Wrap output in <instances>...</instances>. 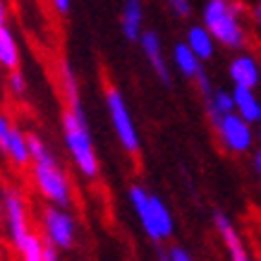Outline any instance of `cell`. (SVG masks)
I'll return each mask as SVG.
<instances>
[{"label": "cell", "instance_id": "44dd1931", "mask_svg": "<svg viewBox=\"0 0 261 261\" xmlns=\"http://www.w3.org/2000/svg\"><path fill=\"white\" fill-rule=\"evenodd\" d=\"M41 259L43 261H58V247L46 242V245L41 247Z\"/></svg>", "mask_w": 261, "mask_h": 261}, {"label": "cell", "instance_id": "d6986e66", "mask_svg": "<svg viewBox=\"0 0 261 261\" xmlns=\"http://www.w3.org/2000/svg\"><path fill=\"white\" fill-rule=\"evenodd\" d=\"M10 91L15 96H24L27 94V80L22 77V72H17V70H12V74H10Z\"/></svg>", "mask_w": 261, "mask_h": 261}, {"label": "cell", "instance_id": "5bb4252c", "mask_svg": "<svg viewBox=\"0 0 261 261\" xmlns=\"http://www.w3.org/2000/svg\"><path fill=\"white\" fill-rule=\"evenodd\" d=\"M187 48H190L192 53L204 63V60H208V58H214L216 53V41L214 36L206 32L204 24H197V27H190V32H187Z\"/></svg>", "mask_w": 261, "mask_h": 261}, {"label": "cell", "instance_id": "3957f363", "mask_svg": "<svg viewBox=\"0 0 261 261\" xmlns=\"http://www.w3.org/2000/svg\"><path fill=\"white\" fill-rule=\"evenodd\" d=\"M129 201L135 206V214L142 223L144 232L149 235L151 240H166L173 235V216L168 211V206L163 204V199L153 197L149 192L135 185L129 190Z\"/></svg>", "mask_w": 261, "mask_h": 261}, {"label": "cell", "instance_id": "e0dca14e", "mask_svg": "<svg viewBox=\"0 0 261 261\" xmlns=\"http://www.w3.org/2000/svg\"><path fill=\"white\" fill-rule=\"evenodd\" d=\"M15 166H27L29 163V149H27V135L22 129L12 127V132L8 137V144H5V151H3Z\"/></svg>", "mask_w": 261, "mask_h": 261}, {"label": "cell", "instance_id": "30bf717a", "mask_svg": "<svg viewBox=\"0 0 261 261\" xmlns=\"http://www.w3.org/2000/svg\"><path fill=\"white\" fill-rule=\"evenodd\" d=\"M139 43H142L144 56L149 58L153 72L161 77V82H166L168 84V82H170V70H168V60H166V53H163V43H161L159 34L156 32H142Z\"/></svg>", "mask_w": 261, "mask_h": 261}, {"label": "cell", "instance_id": "9c48e42d", "mask_svg": "<svg viewBox=\"0 0 261 261\" xmlns=\"http://www.w3.org/2000/svg\"><path fill=\"white\" fill-rule=\"evenodd\" d=\"M230 80L235 87H249L256 89L261 82V70L256 58L249 53H240L232 63H230Z\"/></svg>", "mask_w": 261, "mask_h": 261}, {"label": "cell", "instance_id": "484cf974", "mask_svg": "<svg viewBox=\"0 0 261 261\" xmlns=\"http://www.w3.org/2000/svg\"><path fill=\"white\" fill-rule=\"evenodd\" d=\"M159 261H170V259H168V252H163V249H161V252H159Z\"/></svg>", "mask_w": 261, "mask_h": 261}, {"label": "cell", "instance_id": "7a4b0ae2", "mask_svg": "<svg viewBox=\"0 0 261 261\" xmlns=\"http://www.w3.org/2000/svg\"><path fill=\"white\" fill-rule=\"evenodd\" d=\"M201 22H204L206 32L214 36L225 48H245L247 32L245 24L240 19V10L232 0H208L204 12H201Z\"/></svg>", "mask_w": 261, "mask_h": 261}, {"label": "cell", "instance_id": "2e32d148", "mask_svg": "<svg viewBox=\"0 0 261 261\" xmlns=\"http://www.w3.org/2000/svg\"><path fill=\"white\" fill-rule=\"evenodd\" d=\"M0 65L10 72L19 67V48H17L15 34L8 29V24L0 27Z\"/></svg>", "mask_w": 261, "mask_h": 261}, {"label": "cell", "instance_id": "5b68a950", "mask_svg": "<svg viewBox=\"0 0 261 261\" xmlns=\"http://www.w3.org/2000/svg\"><path fill=\"white\" fill-rule=\"evenodd\" d=\"M106 103H108V115H111L113 129H115L122 149H125L127 153H137V151H139V132H137L135 120L129 115V108H127L122 94H120L118 89H108Z\"/></svg>", "mask_w": 261, "mask_h": 261}, {"label": "cell", "instance_id": "d4e9b609", "mask_svg": "<svg viewBox=\"0 0 261 261\" xmlns=\"http://www.w3.org/2000/svg\"><path fill=\"white\" fill-rule=\"evenodd\" d=\"M254 170H256V173L261 170V153L259 151H256V156H254Z\"/></svg>", "mask_w": 261, "mask_h": 261}, {"label": "cell", "instance_id": "8fae6325", "mask_svg": "<svg viewBox=\"0 0 261 261\" xmlns=\"http://www.w3.org/2000/svg\"><path fill=\"white\" fill-rule=\"evenodd\" d=\"M214 223H216V228H218V232H221L225 247H228L230 259L232 261H252L249 259V254H247V249H245V242H242V238H240V232L235 230V225L230 223L228 216L221 214V211H216Z\"/></svg>", "mask_w": 261, "mask_h": 261}, {"label": "cell", "instance_id": "6da1fadb", "mask_svg": "<svg viewBox=\"0 0 261 261\" xmlns=\"http://www.w3.org/2000/svg\"><path fill=\"white\" fill-rule=\"evenodd\" d=\"M70 101V108L63 113V135H65V144L70 149L72 159L80 168V173L84 177H91L94 180L101 166H98V156H96L94 142H91V132H89L87 125V115H84V108L80 103V96L74 98H67Z\"/></svg>", "mask_w": 261, "mask_h": 261}, {"label": "cell", "instance_id": "4fadbf2b", "mask_svg": "<svg viewBox=\"0 0 261 261\" xmlns=\"http://www.w3.org/2000/svg\"><path fill=\"white\" fill-rule=\"evenodd\" d=\"M120 27H122V36L127 41H139L144 27V5L142 0H127L122 5V15H120Z\"/></svg>", "mask_w": 261, "mask_h": 261}, {"label": "cell", "instance_id": "ac0fdd59", "mask_svg": "<svg viewBox=\"0 0 261 261\" xmlns=\"http://www.w3.org/2000/svg\"><path fill=\"white\" fill-rule=\"evenodd\" d=\"M206 98H208V115L214 120V125L223 115H228V113L235 111V108H232V94L225 91V89H211V94L206 96Z\"/></svg>", "mask_w": 261, "mask_h": 261}, {"label": "cell", "instance_id": "cb8c5ba5", "mask_svg": "<svg viewBox=\"0 0 261 261\" xmlns=\"http://www.w3.org/2000/svg\"><path fill=\"white\" fill-rule=\"evenodd\" d=\"M5 22H8V8H5V3L0 0V27H5Z\"/></svg>", "mask_w": 261, "mask_h": 261}, {"label": "cell", "instance_id": "7402d4cb", "mask_svg": "<svg viewBox=\"0 0 261 261\" xmlns=\"http://www.w3.org/2000/svg\"><path fill=\"white\" fill-rule=\"evenodd\" d=\"M168 259L170 261H192V256L187 254V249H182V247H173V249L168 252Z\"/></svg>", "mask_w": 261, "mask_h": 261}, {"label": "cell", "instance_id": "603a6c76", "mask_svg": "<svg viewBox=\"0 0 261 261\" xmlns=\"http://www.w3.org/2000/svg\"><path fill=\"white\" fill-rule=\"evenodd\" d=\"M50 3H53V5H56V10L58 12H67V10H70V0H50Z\"/></svg>", "mask_w": 261, "mask_h": 261}, {"label": "cell", "instance_id": "ba28073f", "mask_svg": "<svg viewBox=\"0 0 261 261\" xmlns=\"http://www.w3.org/2000/svg\"><path fill=\"white\" fill-rule=\"evenodd\" d=\"M3 208H5V221H8V232L15 247H19L29 235V221H27V204L19 192L5 190L3 192Z\"/></svg>", "mask_w": 261, "mask_h": 261}, {"label": "cell", "instance_id": "8992f818", "mask_svg": "<svg viewBox=\"0 0 261 261\" xmlns=\"http://www.w3.org/2000/svg\"><path fill=\"white\" fill-rule=\"evenodd\" d=\"M216 129H218V137H221L223 146L228 151H232V153H245V151L252 149V144H254L252 125L245 118H240L235 111L223 115L216 122Z\"/></svg>", "mask_w": 261, "mask_h": 261}, {"label": "cell", "instance_id": "7c38bea8", "mask_svg": "<svg viewBox=\"0 0 261 261\" xmlns=\"http://www.w3.org/2000/svg\"><path fill=\"white\" fill-rule=\"evenodd\" d=\"M232 108L240 118H245L249 125L261 120V103L256 98V91L249 87H232Z\"/></svg>", "mask_w": 261, "mask_h": 261}, {"label": "cell", "instance_id": "52a82bcc", "mask_svg": "<svg viewBox=\"0 0 261 261\" xmlns=\"http://www.w3.org/2000/svg\"><path fill=\"white\" fill-rule=\"evenodd\" d=\"M43 232H46V242L56 245L58 249H70L74 245V218L65 206H50L43 214Z\"/></svg>", "mask_w": 261, "mask_h": 261}, {"label": "cell", "instance_id": "ffe728a7", "mask_svg": "<svg viewBox=\"0 0 261 261\" xmlns=\"http://www.w3.org/2000/svg\"><path fill=\"white\" fill-rule=\"evenodd\" d=\"M166 3L170 5V10H173L177 17H190V12H192L190 0H166Z\"/></svg>", "mask_w": 261, "mask_h": 261}, {"label": "cell", "instance_id": "9a60e30c", "mask_svg": "<svg viewBox=\"0 0 261 261\" xmlns=\"http://www.w3.org/2000/svg\"><path fill=\"white\" fill-rule=\"evenodd\" d=\"M173 65L177 67V72H180L182 77H187V80H197L199 74L204 72L201 60L187 48V43H177L173 48Z\"/></svg>", "mask_w": 261, "mask_h": 261}, {"label": "cell", "instance_id": "277c9868", "mask_svg": "<svg viewBox=\"0 0 261 261\" xmlns=\"http://www.w3.org/2000/svg\"><path fill=\"white\" fill-rule=\"evenodd\" d=\"M34 182L43 197L56 206H70L72 201V185L67 180V175L60 170L53 156H48L43 161L34 163Z\"/></svg>", "mask_w": 261, "mask_h": 261}]
</instances>
